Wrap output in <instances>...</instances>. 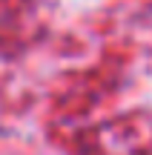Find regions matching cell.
I'll return each mask as SVG.
<instances>
[]
</instances>
